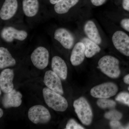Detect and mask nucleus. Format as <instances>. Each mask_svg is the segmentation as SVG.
Instances as JSON below:
<instances>
[{
	"label": "nucleus",
	"instance_id": "20e7f679",
	"mask_svg": "<svg viewBox=\"0 0 129 129\" xmlns=\"http://www.w3.org/2000/svg\"><path fill=\"white\" fill-rule=\"evenodd\" d=\"M28 35V32L25 29L18 28L11 25L5 26L1 31L2 40L10 44L15 41H24L27 39Z\"/></svg>",
	"mask_w": 129,
	"mask_h": 129
},
{
	"label": "nucleus",
	"instance_id": "1a4fd4ad",
	"mask_svg": "<svg viewBox=\"0 0 129 129\" xmlns=\"http://www.w3.org/2000/svg\"><path fill=\"white\" fill-rule=\"evenodd\" d=\"M112 41L117 50L129 56V37L126 33L120 30L116 31L113 35Z\"/></svg>",
	"mask_w": 129,
	"mask_h": 129
},
{
	"label": "nucleus",
	"instance_id": "412c9836",
	"mask_svg": "<svg viewBox=\"0 0 129 129\" xmlns=\"http://www.w3.org/2000/svg\"><path fill=\"white\" fill-rule=\"evenodd\" d=\"M96 103L99 107L103 109H113L116 105V102L114 101L106 98L99 99L97 101Z\"/></svg>",
	"mask_w": 129,
	"mask_h": 129
},
{
	"label": "nucleus",
	"instance_id": "f3484780",
	"mask_svg": "<svg viewBox=\"0 0 129 129\" xmlns=\"http://www.w3.org/2000/svg\"><path fill=\"white\" fill-rule=\"evenodd\" d=\"M84 32L89 39L100 45L102 40L99 31L94 23L89 20L87 21L84 25Z\"/></svg>",
	"mask_w": 129,
	"mask_h": 129
},
{
	"label": "nucleus",
	"instance_id": "f03ea898",
	"mask_svg": "<svg viewBox=\"0 0 129 129\" xmlns=\"http://www.w3.org/2000/svg\"><path fill=\"white\" fill-rule=\"evenodd\" d=\"M119 62L117 58L112 56H104L99 60L98 68L102 72L109 78H117L120 76Z\"/></svg>",
	"mask_w": 129,
	"mask_h": 129
},
{
	"label": "nucleus",
	"instance_id": "f8f14e48",
	"mask_svg": "<svg viewBox=\"0 0 129 129\" xmlns=\"http://www.w3.org/2000/svg\"><path fill=\"white\" fill-rule=\"evenodd\" d=\"M14 73L13 70L7 68L3 70L0 74V88L4 93H8L13 90V81Z\"/></svg>",
	"mask_w": 129,
	"mask_h": 129
},
{
	"label": "nucleus",
	"instance_id": "2f4dec72",
	"mask_svg": "<svg viewBox=\"0 0 129 129\" xmlns=\"http://www.w3.org/2000/svg\"><path fill=\"white\" fill-rule=\"evenodd\" d=\"M124 129H129V123L125 127H124Z\"/></svg>",
	"mask_w": 129,
	"mask_h": 129
},
{
	"label": "nucleus",
	"instance_id": "2eb2a0df",
	"mask_svg": "<svg viewBox=\"0 0 129 129\" xmlns=\"http://www.w3.org/2000/svg\"><path fill=\"white\" fill-rule=\"evenodd\" d=\"M51 68L52 71L60 79H66L68 74V67L64 60L60 57L55 56L52 59Z\"/></svg>",
	"mask_w": 129,
	"mask_h": 129
},
{
	"label": "nucleus",
	"instance_id": "6ab92c4d",
	"mask_svg": "<svg viewBox=\"0 0 129 129\" xmlns=\"http://www.w3.org/2000/svg\"><path fill=\"white\" fill-rule=\"evenodd\" d=\"M79 0H62L54 5V11L56 14L62 15L67 13Z\"/></svg>",
	"mask_w": 129,
	"mask_h": 129
},
{
	"label": "nucleus",
	"instance_id": "6e6552de",
	"mask_svg": "<svg viewBox=\"0 0 129 129\" xmlns=\"http://www.w3.org/2000/svg\"><path fill=\"white\" fill-rule=\"evenodd\" d=\"M53 38L55 41L58 42L65 49H71L74 44L73 35L65 28L60 27L56 29L53 33Z\"/></svg>",
	"mask_w": 129,
	"mask_h": 129
},
{
	"label": "nucleus",
	"instance_id": "bb28decb",
	"mask_svg": "<svg viewBox=\"0 0 129 129\" xmlns=\"http://www.w3.org/2000/svg\"><path fill=\"white\" fill-rule=\"evenodd\" d=\"M107 0H91V3L96 6H100L104 4Z\"/></svg>",
	"mask_w": 129,
	"mask_h": 129
},
{
	"label": "nucleus",
	"instance_id": "aec40b11",
	"mask_svg": "<svg viewBox=\"0 0 129 129\" xmlns=\"http://www.w3.org/2000/svg\"><path fill=\"white\" fill-rule=\"evenodd\" d=\"M81 42L84 44L85 47V55L86 57L90 58L99 53L101 48L98 44L95 43L89 38H84Z\"/></svg>",
	"mask_w": 129,
	"mask_h": 129
},
{
	"label": "nucleus",
	"instance_id": "423d86ee",
	"mask_svg": "<svg viewBox=\"0 0 129 129\" xmlns=\"http://www.w3.org/2000/svg\"><path fill=\"white\" fill-rule=\"evenodd\" d=\"M118 87L112 82H107L96 86L90 90L91 95L95 98L108 99L116 94Z\"/></svg>",
	"mask_w": 129,
	"mask_h": 129
},
{
	"label": "nucleus",
	"instance_id": "39448f33",
	"mask_svg": "<svg viewBox=\"0 0 129 129\" xmlns=\"http://www.w3.org/2000/svg\"><path fill=\"white\" fill-rule=\"evenodd\" d=\"M28 116L29 120L35 124L46 123L51 119L49 111L44 106L40 105L30 108L28 111Z\"/></svg>",
	"mask_w": 129,
	"mask_h": 129
},
{
	"label": "nucleus",
	"instance_id": "dca6fc26",
	"mask_svg": "<svg viewBox=\"0 0 129 129\" xmlns=\"http://www.w3.org/2000/svg\"><path fill=\"white\" fill-rule=\"evenodd\" d=\"M22 4L23 12L27 17H34L39 13L40 8L39 0H22Z\"/></svg>",
	"mask_w": 129,
	"mask_h": 129
},
{
	"label": "nucleus",
	"instance_id": "c85d7f7f",
	"mask_svg": "<svg viewBox=\"0 0 129 129\" xmlns=\"http://www.w3.org/2000/svg\"><path fill=\"white\" fill-rule=\"evenodd\" d=\"M123 80L124 83L129 85V74L124 76L123 78ZM128 90L129 91V86L128 88Z\"/></svg>",
	"mask_w": 129,
	"mask_h": 129
},
{
	"label": "nucleus",
	"instance_id": "9d476101",
	"mask_svg": "<svg viewBox=\"0 0 129 129\" xmlns=\"http://www.w3.org/2000/svg\"><path fill=\"white\" fill-rule=\"evenodd\" d=\"M18 0H5L0 9V18L3 21H8L16 16L18 11Z\"/></svg>",
	"mask_w": 129,
	"mask_h": 129
},
{
	"label": "nucleus",
	"instance_id": "7ed1b4c3",
	"mask_svg": "<svg viewBox=\"0 0 129 129\" xmlns=\"http://www.w3.org/2000/svg\"><path fill=\"white\" fill-rule=\"evenodd\" d=\"M73 106L75 113L81 123L86 125L90 124L93 118V113L86 99L81 97L74 101Z\"/></svg>",
	"mask_w": 129,
	"mask_h": 129
},
{
	"label": "nucleus",
	"instance_id": "c756f323",
	"mask_svg": "<svg viewBox=\"0 0 129 129\" xmlns=\"http://www.w3.org/2000/svg\"><path fill=\"white\" fill-rule=\"evenodd\" d=\"M62 1V0H49V2L51 5H54Z\"/></svg>",
	"mask_w": 129,
	"mask_h": 129
},
{
	"label": "nucleus",
	"instance_id": "4468645a",
	"mask_svg": "<svg viewBox=\"0 0 129 129\" xmlns=\"http://www.w3.org/2000/svg\"><path fill=\"white\" fill-rule=\"evenodd\" d=\"M85 56L84 45L82 42H79L75 44L72 50L70 62L73 66H78L83 62Z\"/></svg>",
	"mask_w": 129,
	"mask_h": 129
},
{
	"label": "nucleus",
	"instance_id": "9b49d317",
	"mask_svg": "<svg viewBox=\"0 0 129 129\" xmlns=\"http://www.w3.org/2000/svg\"><path fill=\"white\" fill-rule=\"evenodd\" d=\"M44 82L47 88L61 95L63 94L60 77L53 71L48 70L45 73Z\"/></svg>",
	"mask_w": 129,
	"mask_h": 129
},
{
	"label": "nucleus",
	"instance_id": "a878e982",
	"mask_svg": "<svg viewBox=\"0 0 129 129\" xmlns=\"http://www.w3.org/2000/svg\"><path fill=\"white\" fill-rule=\"evenodd\" d=\"M120 25L124 29L129 32V18L124 19L121 20Z\"/></svg>",
	"mask_w": 129,
	"mask_h": 129
},
{
	"label": "nucleus",
	"instance_id": "393cba45",
	"mask_svg": "<svg viewBox=\"0 0 129 129\" xmlns=\"http://www.w3.org/2000/svg\"><path fill=\"white\" fill-rule=\"evenodd\" d=\"M110 125L112 129H124L119 120H112L110 122Z\"/></svg>",
	"mask_w": 129,
	"mask_h": 129
},
{
	"label": "nucleus",
	"instance_id": "cd10ccee",
	"mask_svg": "<svg viewBox=\"0 0 129 129\" xmlns=\"http://www.w3.org/2000/svg\"><path fill=\"white\" fill-rule=\"evenodd\" d=\"M122 6L124 10L129 12V0H123Z\"/></svg>",
	"mask_w": 129,
	"mask_h": 129
},
{
	"label": "nucleus",
	"instance_id": "b1692460",
	"mask_svg": "<svg viewBox=\"0 0 129 129\" xmlns=\"http://www.w3.org/2000/svg\"><path fill=\"white\" fill-rule=\"evenodd\" d=\"M66 129H84V128L78 123L73 119H70L66 125Z\"/></svg>",
	"mask_w": 129,
	"mask_h": 129
},
{
	"label": "nucleus",
	"instance_id": "f257e3e1",
	"mask_svg": "<svg viewBox=\"0 0 129 129\" xmlns=\"http://www.w3.org/2000/svg\"><path fill=\"white\" fill-rule=\"evenodd\" d=\"M42 92L44 100L49 107L58 112H64L67 110L68 103L62 95L48 88H44Z\"/></svg>",
	"mask_w": 129,
	"mask_h": 129
},
{
	"label": "nucleus",
	"instance_id": "0eeeda50",
	"mask_svg": "<svg viewBox=\"0 0 129 129\" xmlns=\"http://www.w3.org/2000/svg\"><path fill=\"white\" fill-rule=\"evenodd\" d=\"M49 53L45 47L40 46L36 48L31 53L30 59L35 67L43 70L48 66L49 62Z\"/></svg>",
	"mask_w": 129,
	"mask_h": 129
},
{
	"label": "nucleus",
	"instance_id": "5701e85b",
	"mask_svg": "<svg viewBox=\"0 0 129 129\" xmlns=\"http://www.w3.org/2000/svg\"><path fill=\"white\" fill-rule=\"evenodd\" d=\"M115 100L129 107V93L125 92H120L115 98Z\"/></svg>",
	"mask_w": 129,
	"mask_h": 129
},
{
	"label": "nucleus",
	"instance_id": "a211bd4d",
	"mask_svg": "<svg viewBox=\"0 0 129 129\" xmlns=\"http://www.w3.org/2000/svg\"><path fill=\"white\" fill-rule=\"evenodd\" d=\"M16 61L8 49L5 47H0V69L13 67L16 64Z\"/></svg>",
	"mask_w": 129,
	"mask_h": 129
},
{
	"label": "nucleus",
	"instance_id": "7c9ffc66",
	"mask_svg": "<svg viewBox=\"0 0 129 129\" xmlns=\"http://www.w3.org/2000/svg\"><path fill=\"white\" fill-rule=\"evenodd\" d=\"M3 114V111L2 108H0V117L1 118Z\"/></svg>",
	"mask_w": 129,
	"mask_h": 129
},
{
	"label": "nucleus",
	"instance_id": "ddd939ff",
	"mask_svg": "<svg viewBox=\"0 0 129 129\" xmlns=\"http://www.w3.org/2000/svg\"><path fill=\"white\" fill-rule=\"evenodd\" d=\"M22 95L19 91L13 89L5 93L2 99V104L5 108L17 107L22 104Z\"/></svg>",
	"mask_w": 129,
	"mask_h": 129
},
{
	"label": "nucleus",
	"instance_id": "4be33fe9",
	"mask_svg": "<svg viewBox=\"0 0 129 129\" xmlns=\"http://www.w3.org/2000/svg\"><path fill=\"white\" fill-rule=\"evenodd\" d=\"M104 117L105 118L111 121L119 120L122 118V114L120 112L113 109L105 113Z\"/></svg>",
	"mask_w": 129,
	"mask_h": 129
}]
</instances>
